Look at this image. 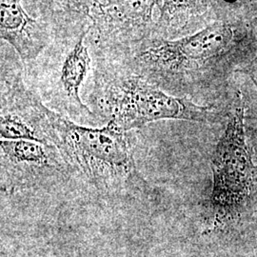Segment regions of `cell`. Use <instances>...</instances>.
I'll list each match as a JSON object with an SVG mask.
<instances>
[{
  "instance_id": "cell-1",
  "label": "cell",
  "mask_w": 257,
  "mask_h": 257,
  "mask_svg": "<svg viewBox=\"0 0 257 257\" xmlns=\"http://www.w3.org/2000/svg\"><path fill=\"white\" fill-rule=\"evenodd\" d=\"M239 37L232 21L222 19L186 37H153L128 46L91 53L107 57L165 92L187 96L220 75L234 47L241 45Z\"/></svg>"
},
{
  "instance_id": "cell-12",
  "label": "cell",
  "mask_w": 257,
  "mask_h": 257,
  "mask_svg": "<svg viewBox=\"0 0 257 257\" xmlns=\"http://www.w3.org/2000/svg\"><path fill=\"white\" fill-rule=\"evenodd\" d=\"M246 2L250 6V8L257 11V0H246Z\"/></svg>"
},
{
  "instance_id": "cell-11",
  "label": "cell",
  "mask_w": 257,
  "mask_h": 257,
  "mask_svg": "<svg viewBox=\"0 0 257 257\" xmlns=\"http://www.w3.org/2000/svg\"><path fill=\"white\" fill-rule=\"evenodd\" d=\"M251 78L253 79V81L255 82L257 86V60L256 62H254L251 67Z\"/></svg>"
},
{
  "instance_id": "cell-8",
  "label": "cell",
  "mask_w": 257,
  "mask_h": 257,
  "mask_svg": "<svg viewBox=\"0 0 257 257\" xmlns=\"http://www.w3.org/2000/svg\"><path fill=\"white\" fill-rule=\"evenodd\" d=\"M0 37L27 64L51 44L53 32L32 17L20 0H0Z\"/></svg>"
},
{
  "instance_id": "cell-6",
  "label": "cell",
  "mask_w": 257,
  "mask_h": 257,
  "mask_svg": "<svg viewBox=\"0 0 257 257\" xmlns=\"http://www.w3.org/2000/svg\"><path fill=\"white\" fill-rule=\"evenodd\" d=\"M162 0H90V49L110 50L154 37Z\"/></svg>"
},
{
  "instance_id": "cell-10",
  "label": "cell",
  "mask_w": 257,
  "mask_h": 257,
  "mask_svg": "<svg viewBox=\"0 0 257 257\" xmlns=\"http://www.w3.org/2000/svg\"><path fill=\"white\" fill-rule=\"evenodd\" d=\"M28 13L52 29L53 36L91 24L90 0H20Z\"/></svg>"
},
{
  "instance_id": "cell-7",
  "label": "cell",
  "mask_w": 257,
  "mask_h": 257,
  "mask_svg": "<svg viewBox=\"0 0 257 257\" xmlns=\"http://www.w3.org/2000/svg\"><path fill=\"white\" fill-rule=\"evenodd\" d=\"M1 192L13 194L66 180L71 174L58 150L32 140H1Z\"/></svg>"
},
{
  "instance_id": "cell-5",
  "label": "cell",
  "mask_w": 257,
  "mask_h": 257,
  "mask_svg": "<svg viewBox=\"0 0 257 257\" xmlns=\"http://www.w3.org/2000/svg\"><path fill=\"white\" fill-rule=\"evenodd\" d=\"M245 108L241 95L234 103L224 135L211 157V226L217 230L237 218L248 205L254 167L246 144Z\"/></svg>"
},
{
  "instance_id": "cell-3",
  "label": "cell",
  "mask_w": 257,
  "mask_h": 257,
  "mask_svg": "<svg viewBox=\"0 0 257 257\" xmlns=\"http://www.w3.org/2000/svg\"><path fill=\"white\" fill-rule=\"evenodd\" d=\"M92 87L89 101L94 113L123 133L160 120L214 122L213 106H201L187 96L168 93L138 74L98 54H92Z\"/></svg>"
},
{
  "instance_id": "cell-4",
  "label": "cell",
  "mask_w": 257,
  "mask_h": 257,
  "mask_svg": "<svg viewBox=\"0 0 257 257\" xmlns=\"http://www.w3.org/2000/svg\"><path fill=\"white\" fill-rule=\"evenodd\" d=\"M90 26L55 35L35 60L24 64L28 85L47 107L86 126L99 120L80 96L93 63L88 42Z\"/></svg>"
},
{
  "instance_id": "cell-9",
  "label": "cell",
  "mask_w": 257,
  "mask_h": 257,
  "mask_svg": "<svg viewBox=\"0 0 257 257\" xmlns=\"http://www.w3.org/2000/svg\"><path fill=\"white\" fill-rule=\"evenodd\" d=\"M216 21L213 0H162L154 37H186Z\"/></svg>"
},
{
  "instance_id": "cell-2",
  "label": "cell",
  "mask_w": 257,
  "mask_h": 257,
  "mask_svg": "<svg viewBox=\"0 0 257 257\" xmlns=\"http://www.w3.org/2000/svg\"><path fill=\"white\" fill-rule=\"evenodd\" d=\"M45 130L71 176L102 195L150 199L152 189L138 171L127 133L77 124L49 107Z\"/></svg>"
}]
</instances>
